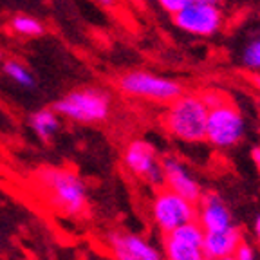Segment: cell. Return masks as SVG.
<instances>
[{
	"mask_svg": "<svg viewBox=\"0 0 260 260\" xmlns=\"http://www.w3.org/2000/svg\"><path fill=\"white\" fill-rule=\"evenodd\" d=\"M204 260H210V258H204Z\"/></svg>",
	"mask_w": 260,
	"mask_h": 260,
	"instance_id": "83f0119b",
	"label": "cell"
},
{
	"mask_svg": "<svg viewBox=\"0 0 260 260\" xmlns=\"http://www.w3.org/2000/svg\"><path fill=\"white\" fill-rule=\"evenodd\" d=\"M251 157H253V162H255L256 168H258V172H260V146H256V148H253Z\"/></svg>",
	"mask_w": 260,
	"mask_h": 260,
	"instance_id": "7402d4cb",
	"label": "cell"
},
{
	"mask_svg": "<svg viewBox=\"0 0 260 260\" xmlns=\"http://www.w3.org/2000/svg\"><path fill=\"white\" fill-rule=\"evenodd\" d=\"M110 107L112 102L105 90L98 87H83L65 94L54 103L53 109L58 112V116H63L74 123L94 125V123H103L109 118Z\"/></svg>",
	"mask_w": 260,
	"mask_h": 260,
	"instance_id": "3957f363",
	"label": "cell"
},
{
	"mask_svg": "<svg viewBox=\"0 0 260 260\" xmlns=\"http://www.w3.org/2000/svg\"><path fill=\"white\" fill-rule=\"evenodd\" d=\"M201 2H208V4H215V6H219L220 2H224V0H201Z\"/></svg>",
	"mask_w": 260,
	"mask_h": 260,
	"instance_id": "d4e9b609",
	"label": "cell"
},
{
	"mask_svg": "<svg viewBox=\"0 0 260 260\" xmlns=\"http://www.w3.org/2000/svg\"><path fill=\"white\" fill-rule=\"evenodd\" d=\"M159 6H161L162 9L167 13H170V15H175V13L179 11V9H183L184 6L188 4V2H191V0H157Z\"/></svg>",
	"mask_w": 260,
	"mask_h": 260,
	"instance_id": "d6986e66",
	"label": "cell"
},
{
	"mask_svg": "<svg viewBox=\"0 0 260 260\" xmlns=\"http://www.w3.org/2000/svg\"><path fill=\"white\" fill-rule=\"evenodd\" d=\"M162 167V177H165V186L170 188L175 193L183 195L184 199L197 203L203 195V188H201L199 181L195 179V175L186 168L181 159L177 157H165L161 161Z\"/></svg>",
	"mask_w": 260,
	"mask_h": 260,
	"instance_id": "8fae6325",
	"label": "cell"
},
{
	"mask_svg": "<svg viewBox=\"0 0 260 260\" xmlns=\"http://www.w3.org/2000/svg\"><path fill=\"white\" fill-rule=\"evenodd\" d=\"M107 244L114 260H162V253L134 233H110Z\"/></svg>",
	"mask_w": 260,
	"mask_h": 260,
	"instance_id": "30bf717a",
	"label": "cell"
},
{
	"mask_svg": "<svg viewBox=\"0 0 260 260\" xmlns=\"http://www.w3.org/2000/svg\"><path fill=\"white\" fill-rule=\"evenodd\" d=\"M240 242H242V235L235 226L228 228V230H220V232L204 233L203 253L210 260L222 258V256L233 255Z\"/></svg>",
	"mask_w": 260,
	"mask_h": 260,
	"instance_id": "4fadbf2b",
	"label": "cell"
},
{
	"mask_svg": "<svg viewBox=\"0 0 260 260\" xmlns=\"http://www.w3.org/2000/svg\"><path fill=\"white\" fill-rule=\"evenodd\" d=\"M38 188L54 210L67 217L81 215L87 208V186L76 172L69 168H40L35 175Z\"/></svg>",
	"mask_w": 260,
	"mask_h": 260,
	"instance_id": "6da1fadb",
	"label": "cell"
},
{
	"mask_svg": "<svg viewBox=\"0 0 260 260\" xmlns=\"http://www.w3.org/2000/svg\"><path fill=\"white\" fill-rule=\"evenodd\" d=\"M197 222L203 226L204 233L220 232L233 226V217L219 193L203 191L201 199L197 201Z\"/></svg>",
	"mask_w": 260,
	"mask_h": 260,
	"instance_id": "7c38bea8",
	"label": "cell"
},
{
	"mask_svg": "<svg viewBox=\"0 0 260 260\" xmlns=\"http://www.w3.org/2000/svg\"><path fill=\"white\" fill-rule=\"evenodd\" d=\"M123 165L130 174L143 179L150 186H165L161 159L157 157L154 146L145 139H134L126 145L123 152Z\"/></svg>",
	"mask_w": 260,
	"mask_h": 260,
	"instance_id": "ba28073f",
	"label": "cell"
},
{
	"mask_svg": "<svg viewBox=\"0 0 260 260\" xmlns=\"http://www.w3.org/2000/svg\"><path fill=\"white\" fill-rule=\"evenodd\" d=\"M201 98H203V102L208 105V109H211V107H217V105H222V103H226V96H224L220 90H206V92L201 94Z\"/></svg>",
	"mask_w": 260,
	"mask_h": 260,
	"instance_id": "ac0fdd59",
	"label": "cell"
},
{
	"mask_svg": "<svg viewBox=\"0 0 260 260\" xmlns=\"http://www.w3.org/2000/svg\"><path fill=\"white\" fill-rule=\"evenodd\" d=\"M208 105L203 102L201 94L188 92L181 94L170 102L162 125L168 134L186 143H201L206 138Z\"/></svg>",
	"mask_w": 260,
	"mask_h": 260,
	"instance_id": "7a4b0ae2",
	"label": "cell"
},
{
	"mask_svg": "<svg viewBox=\"0 0 260 260\" xmlns=\"http://www.w3.org/2000/svg\"><path fill=\"white\" fill-rule=\"evenodd\" d=\"M0 67H2V71H4V74L9 78V80H13L20 87H24V89H31V87H35V76H32L31 71H29L22 61L6 60V61H2Z\"/></svg>",
	"mask_w": 260,
	"mask_h": 260,
	"instance_id": "2e32d148",
	"label": "cell"
},
{
	"mask_svg": "<svg viewBox=\"0 0 260 260\" xmlns=\"http://www.w3.org/2000/svg\"><path fill=\"white\" fill-rule=\"evenodd\" d=\"M29 123L42 141H49L60 128V116L54 109H40L31 114Z\"/></svg>",
	"mask_w": 260,
	"mask_h": 260,
	"instance_id": "5bb4252c",
	"label": "cell"
},
{
	"mask_svg": "<svg viewBox=\"0 0 260 260\" xmlns=\"http://www.w3.org/2000/svg\"><path fill=\"white\" fill-rule=\"evenodd\" d=\"M251 83L255 85V89L260 92V74H253V76H251Z\"/></svg>",
	"mask_w": 260,
	"mask_h": 260,
	"instance_id": "603a6c76",
	"label": "cell"
},
{
	"mask_svg": "<svg viewBox=\"0 0 260 260\" xmlns=\"http://www.w3.org/2000/svg\"><path fill=\"white\" fill-rule=\"evenodd\" d=\"M172 16H174V24L181 31L201 38L217 35L224 24V15L219 6L201 2V0H191Z\"/></svg>",
	"mask_w": 260,
	"mask_h": 260,
	"instance_id": "52a82bcc",
	"label": "cell"
},
{
	"mask_svg": "<svg viewBox=\"0 0 260 260\" xmlns=\"http://www.w3.org/2000/svg\"><path fill=\"white\" fill-rule=\"evenodd\" d=\"M204 230L197 219L175 228L162 240V255L167 260H204Z\"/></svg>",
	"mask_w": 260,
	"mask_h": 260,
	"instance_id": "9c48e42d",
	"label": "cell"
},
{
	"mask_svg": "<svg viewBox=\"0 0 260 260\" xmlns=\"http://www.w3.org/2000/svg\"><path fill=\"white\" fill-rule=\"evenodd\" d=\"M152 220L159 228L162 235L174 232L175 228L197 219V203L184 199L183 195L175 193L170 188H157L150 206Z\"/></svg>",
	"mask_w": 260,
	"mask_h": 260,
	"instance_id": "5b68a950",
	"label": "cell"
},
{
	"mask_svg": "<svg viewBox=\"0 0 260 260\" xmlns=\"http://www.w3.org/2000/svg\"><path fill=\"white\" fill-rule=\"evenodd\" d=\"M116 85L126 96L155 103H170L184 92L181 81L150 71H128L116 80Z\"/></svg>",
	"mask_w": 260,
	"mask_h": 260,
	"instance_id": "277c9868",
	"label": "cell"
},
{
	"mask_svg": "<svg viewBox=\"0 0 260 260\" xmlns=\"http://www.w3.org/2000/svg\"><path fill=\"white\" fill-rule=\"evenodd\" d=\"M2 61H4V54H2V51H0V65H2Z\"/></svg>",
	"mask_w": 260,
	"mask_h": 260,
	"instance_id": "4316f807",
	"label": "cell"
},
{
	"mask_svg": "<svg viewBox=\"0 0 260 260\" xmlns=\"http://www.w3.org/2000/svg\"><path fill=\"white\" fill-rule=\"evenodd\" d=\"M9 27L13 32L27 38H38L45 35V25L38 18L29 15H15L9 22Z\"/></svg>",
	"mask_w": 260,
	"mask_h": 260,
	"instance_id": "9a60e30c",
	"label": "cell"
},
{
	"mask_svg": "<svg viewBox=\"0 0 260 260\" xmlns=\"http://www.w3.org/2000/svg\"><path fill=\"white\" fill-rule=\"evenodd\" d=\"M255 233H256V239H258V242H260V215L256 217V220H255Z\"/></svg>",
	"mask_w": 260,
	"mask_h": 260,
	"instance_id": "cb8c5ba5",
	"label": "cell"
},
{
	"mask_svg": "<svg viewBox=\"0 0 260 260\" xmlns=\"http://www.w3.org/2000/svg\"><path fill=\"white\" fill-rule=\"evenodd\" d=\"M244 132H246L244 116L233 103L226 102L208 110L204 141H208L211 146L220 150L232 148L244 138Z\"/></svg>",
	"mask_w": 260,
	"mask_h": 260,
	"instance_id": "8992f818",
	"label": "cell"
},
{
	"mask_svg": "<svg viewBox=\"0 0 260 260\" xmlns=\"http://www.w3.org/2000/svg\"><path fill=\"white\" fill-rule=\"evenodd\" d=\"M217 260H235V256L230 255V256H222V258H217Z\"/></svg>",
	"mask_w": 260,
	"mask_h": 260,
	"instance_id": "484cf974",
	"label": "cell"
},
{
	"mask_svg": "<svg viewBox=\"0 0 260 260\" xmlns=\"http://www.w3.org/2000/svg\"><path fill=\"white\" fill-rule=\"evenodd\" d=\"M233 256H235V260H255V253H253V248L249 246V244L244 242V240L239 244V248L235 249Z\"/></svg>",
	"mask_w": 260,
	"mask_h": 260,
	"instance_id": "ffe728a7",
	"label": "cell"
},
{
	"mask_svg": "<svg viewBox=\"0 0 260 260\" xmlns=\"http://www.w3.org/2000/svg\"><path fill=\"white\" fill-rule=\"evenodd\" d=\"M94 2H96V4H100L102 8L112 9V8H116V6H118L119 0H94Z\"/></svg>",
	"mask_w": 260,
	"mask_h": 260,
	"instance_id": "44dd1931",
	"label": "cell"
},
{
	"mask_svg": "<svg viewBox=\"0 0 260 260\" xmlns=\"http://www.w3.org/2000/svg\"><path fill=\"white\" fill-rule=\"evenodd\" d=\"M242 63L251 71H260V38L249 42L242 51Z\"/></svg>",
	"mask_w": 260,
	"mask_h": 260,
	"instance_id": "e0dca14e",
	"label": "cell"
}]
</instances>
